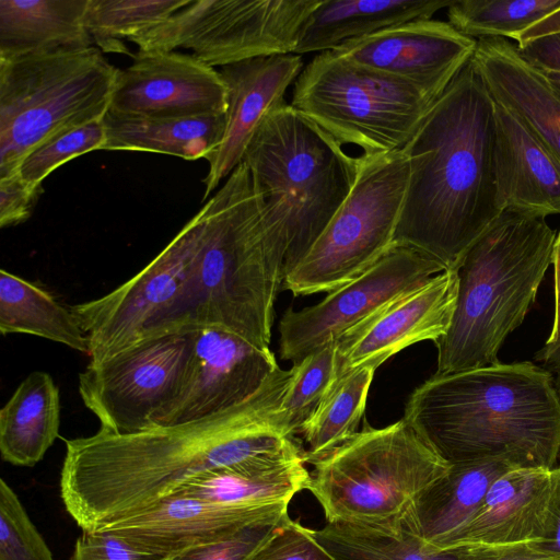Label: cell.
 Wrapping results in <instances>:
<instances>
[{
	"label": "cell",
	"mask_w": 560,
	"mask_h": 560,
	"mask_svg": "<svg viewBox=\"0 0 560 560\" xmlns=\"http://www.w3.org/2000/svg\"><path fill=\"white\" fill-rule=\"evenodd\" d=\"M476 47L477 39L463 35L448 22L422 19L345 43L331 51L438 101L474 57Z\"/></svg>",
	"instance_id": "obj_16"
},
{
	"label": "cell",
	"mask_w": 560,
	"mask_h": 560,
	"mask_svg": "<svg viewBox=\"0 0 560 560\" xmlns=\"http://www.w3.org/2000/svg\"><path fill=\"white\" fill-rule=\"evenodd\" d=\"M444 270L412 248L395 246L360 277L329 292L317 304L287 310L279 324L280 358L293 363L302 360Z\"/></svg>",
	"instance_id": "obj_13"
},
{
	"label": "cell",
	"mask_w": 560,
	"mask_h": 560,
	"mask_svg": "<svg viewBox=\"0 0 560 560\" xmlns=\"http://www.w3.org/2000/svg\"><path fill=\"white\" fill-rule=\"evenodd\" d=\"M108 151H145L184 160L207 159L221 143L226 113L191 117H147L107 112Z\"/></svg>",
	"instance_id": "obj_27"
},
{
	"label": "cell",
	"mask_w": 560,
	"mask_h": 560,
	"mask_svg": "<svg viewBox=\"0 0 560 560\" xmlns=\"http://www.w3.org/2000/svg\"><path fill=\"white\" fill-rule=\"evenodd\" d=\"M435 102L405 82L326 51L303 68L290 105L342 147L383 154L401 150Z\"/></svg>",
	"instance_id": "obj_9"
},
{
	"label": "cell",
	"mask_w": 560,
	"mask_h": 560,
	"mask_svg": "<svg viewBox=\"0 0 560 560\" xmlns=\"http://www.w3.org/2000/svg\"><path fill=\"white\" fill-rule=\"evenodd\" d=\"M288 516L284 511L261 517L229 535L171 555L166 560H249Z\"/></svg>",
	"instance_id": "obj_38"
},
{
	"label": "cell",
	"mask_w": 560,
	"mask_h": 560,
	"mask_svg": "<svg viewBox=\"0 0 560 560\" xmlns=\"http://www.w3.org/2000/svg\"><path fill=\"white\" fill-rule=\"evenodd\" d=\"M0 331L34 335L90 353L89 339L70 307L4 269L0 270Z\"/></svg>",
	"instance_id": "obj_30"
},
{
	"label": "cell",
	"mask_w": 560,
	"mask_h": 560,
	"mask_svg": "<svg viewBox=\"0 0 560 560\" xmlns=\"http://www.w3.org/2000/svg\"><path fill=\"white\" fill-rule=\"evenodd\" d=\"M190 0H90L86 27L102 51L128 54L129 39L164 22Z\"/></svg>",
	"instance_id": "obj_34"
},
{
	"label": "cell",
	"mask_w": 560,
	"mask_h": 560,
	"mask_svg": "<svg viewBox=\"0 0 560 560\" xmlns=\"http://www.w3.org/2000/svg\"><path fill=\"white\" fill-rule=\"evenodd\" d=\"M556 231L546 218L504 210L455 267L457 296L447 332L434 341L435 374L498 363L552 264Z\"/></svg>",
	"instance_id": "obj_5"
},
{
	"label": "cell",
	"mask_w": 560,
	"mask_h": 560,
	"mask_svg": "<svg viewBox=\"0 0 560 560\" xmlns=\"http://www.w3.org/2000/svg\"><path fill=\"white\" fill-rule=\"evenodd\" d=\"M284 511L288 505L244 508L171 494L149 510L101 529L120 536L140 550L168 557Z\"/></svg>",
	"instance_id": "obj_20"
},
{
	"label": "cell",
	"mask_w": 560,
	"mask_h": 560,
	"mask_svg": "<svg viewBox=\"0 0 560 560\" xmlns=\"http://www.w3.org/2000/svg\"><path fill=\"white\" fill-rule=\"evenodd\" d=\"M291 375L279 366L253 396L201 419L66 440L60 493L68 513L82 530H97L149 510L208 471L304 458L281 416Z\"/></svg>",
	"instance_id": "obj_1"
},
{
	"label": "cell",
	"mask_w": 560,
	"mask_h": 560,
	"mask_svg": "<svg viewBox=\"0 0 560 560\" xmlns=\"http://www.w3.org/2000/svg\"><path fill=\"white\" fill-rule=\"evenodd\" d=\"M242 162L283 243L285 277L350 194L358 156L285 102L261 120Z\"/></svg>",
	"instance_id": "obj_6"
},
{
	"label": "cell",
	"mask_w": 560,
	"mask_h": 560,
	"mask_svg": "<svg viewBox=\"0 0 560 560\" xmlns=\"http://www.w3.org/2000/svg\"><path fill=\"white\" fill-rule=\"evenodd\" d=\"M196 215L199 228L186 282L139 341L217 327L271 351L285 249L243 162Z\"/></svg>",
	"instance_id": "obj_3"
},
{
	"label": "cell",
	"mask_w": 560,
	"mask_h": 560,
	"mask_svg": "<svg viewBox=\"0 0 560 560\" xmlns=\"http://www.w3.org/2000/svg\"><path fill=\"white\" fill-rule=\"evenodd\" d=\"M320 0H190L128 40L139 50L189 49L211 67L293 54L302 25Z\"/></svg>",
	"instance_id": "obj_11"
},
{
	"label": "cell",
	"mask_w": 560,
	"mask_h": 560,
	"mask_svg": "<svg viewBox=\"0 0 560 560\" xmlns=\"http://www.w3.org/2000/svg\"><path fill=\"white\" fill-rule=\"evenodd\" d=\"M374 373L373 368H361L329 388L300 430L307 445L305 463L329 454L360 431Z\"/></svg>",
	"instance_id": "obj_31"
},
{
	"label": "cell",
	"mask_w": 560,
	"mask_h": 560,
	"mask_svg": "<svg viewBox=\"0 0 560 560\" xmlns=\"http://www.w3.org/2000/svg\"><path fill=\"white\" fill-rule=\"evenodd\" d=\"M90 0H0V59L82 50Z\"/></svg>",
	"instance_id": "obj_24"
},
{
	"label": "cell",
	"mask_w": 560,
	"mask_h": 560,
	"mask_svg": "<svg viewBox=\"0 0 560 560\" xmlns=\"http://www.w3.org/2000/svg\"><path fill=\"white\" fill-rule=\"evenodd\" d=\"M513 467L500 458L451 464L416 501L407 532L438 547L475 516L491 485Z\"/></svg>",
	"instance_id": "obj_26"
},
{
	"label": "cell",
	"mask_w": 560,
	"mask_h": 560,
	"mask_svg": "<svg viewBox=\"0 0 560 560\" xmlns=\"http://www.w3.org/2000/svg\"><path fill=\"white\" fill-rule=\"evenodd\" d=\"M118 69L109 112L147 117L225 114L228 91L220 71L192 55L139 50Z\"/></svg>",
	"instance_id": "obj_18"
},
{
	"label": "cell",
	"mask_w": 560,
	"mask_h": 560,
	"mask_svg": "<svg viewBox=\"0 0 560 560\" xmlns=\"http://www.w3.org/2000/svg\"><path fill=\"white\" fill-rule=\"evenodd\" d=\"M453 0H320L301 27L295 55L326 52L385 28L432 19Z\"/></svg>",
	"instance_id": "obj_25"
},
{
	"label": "cell",
	"mask_w": 560,
	"mask_h": 560,
	"mask_svg": "<svg viewBox=\"0 0 560 560\" xmlns=\"http://www.w3.org/2000/svg\"><path fill=\"white\" fill-rule=\"evenodd\" d=\"M308 478L304 458L276 468L234 466L200 475L172 494L244 508H273L289 505L306 489Z\"/></svg>",
	"instance_id": "obj_29"
},
{
	"label": "cell",
	"mask_w": 560,
	"mask_h": 560,
	"mask_svg": "<svg viewBox=\"0 0 560 560\" xmlns=\"http://www.w3.org/2000/svg\"><path fill=\"white\" fill-rule=\"evenodd\" d=\"M517 48L532 66L560 90V33L530 39L517 45Z\"/></svg>",
	"instance_id": "obj_42"
},
{
	"label": "cell",
	"mask_w": 560,
	"mask_h": 560,
	"mask_svg": "<svg viewBox=\"0 0 560 560\" xmlns=\"http://www.w3.org/2000/svg\"><path fill=\"white\" fill-rule=\"evenodd\" d=\"M311 533L335 560H465L464 547L438 549L410 533L388 535L330 522Z\"/></svg>",
	"instance_id": "obj_32"
},
{
	"label": "cell",
	"mask_w": 560,
	"mask_h": 560,
	"mask_svg": "<svg viewBox=\"0 0 560 560\" xmlns=\"http://www.w3.org/2000/svg\"><path fill=\"white\" fill-rule=\"evenodd\" d=\"M42 188L30 187L19 175L0 178V226H13L26 221Z\"/></svg>",
	"instance_id": "obj_41"
},
{
	"label": "cell",
	"mask_w": 560,
	"mask_h": 560,
	"mask_svg": "<svg viewBox=\"0 0 560 560\" xmlns=\"http://www.w3.org/2000/svg\"><path fill=\"white\" fill-rule=\"evenodd\" d=\"M536 361L542 363L548 372L551 373L555 382L556 389L560 397V347L559 348H545L542 347L535 357ZM558 466H560V458Z\"/></svg>",
	"instance_id": "obj_46"
},
{
	"label": "cell",
	"mask_w": 560,
	"mask_h": 560,
	"mask_svg": "<svg viewBox=\"0 0 560 560\" xmlns=\"http://www.w3.org/2000/svg\"><path fill=\"white\" fill-rule=\"evenodd\" d=\"M106 143L104 118L60 131L34 148L21 162L18 173L32 188L66 162L84 153L103 150Z\"/></svg>",
	"instance_id": "obj_36"
},
{
	"label": "cell",
	"mask_w": 560,
	"mask_h": 560,
	"mask_svg": "<svg viewBox=\"0 0 560 560\" xmlns=\"http://www.w3.org/2000/svg\"><path fill=\"white\" fill-rule=\"evenodd\" d=\"M533 544L551 555L560 556V466L550 471V492L542 534Z\"/></svg>",
	"instance_id": "obj_44"
},
{
	"label": "cell",
	"mask_w": 560,
	"mask_h": 560,
	"mask_svg": "<svg viewBox=\"0 0 560 560\" xmlns=\"http://www.w3.org/2000/svg\"><path fill=\"white\" fill-rule=\"evenodd\" d=\"M409 179L402 149L358 156L354 185L325 230L283 278L295 296L331 292L360 277L395 247Z\"/></svg>",
	"instance_id": "obj_10"
},
{
	"label": "cell",
	"mask_w": 560,
	"mask_h": 560,
	"mask_svg": "<svg viewBox=\"0 0 560 560\" xmlns=\"http://www.w3.org/2000/svg\"><path fill=\"white\" fill-rule=\"evenodd\" d=\"M553 24L560 31V10L553 15Z\"/></svg>",
	"instance_id": "obj_47"
},
{
	"label": "cell",
	"mask_w": 560,
	"mask_h": 560,
	"mask_svg": "<svg viewBox=\"0 0 560 560\" xmlns=\"http://www.w3.org/2000/svg\"><path fill=\"white\" fill-rule=\"evenodd\" d=\"M336 347L328 343L293 363L285 389L281 416L287 431L294 436L318 407L335 380Z\"/></svg>",
	"instance_id": "obj_35"
},
{
	"label": "cell",
	"mask_w": 560,
	"mask_h": 560,
	"mask_svg": "<svg viewBox=\"0 0 560 560\" xmlns=\"http://www.w3.org/2000/svg\"><path fill=\"white\" fill-rule=\"evenodd\" d=\"M402 419L450 465L559 463L560 397L551 373L529 361L434 373L409 395Z\"/></svg>",
	"instance_id": "obj_4"
},
{
	"label": "cell",
	"mask_w": 560,
	"mask_h": 560,
	"mask_svg": "<svg viewBox=\"0 0 560 560\" xmlns=\"http://www.w3.org/2000/svg\"><path fill=\"white\" fill-rule=\"evenodd\" d=\"M306 489L327 522L388 535L407 532L418 498L446 474L450 464L400 419L363 428L311 463Z\"/></svg>",
	"instance_id": "obj_7"
},
{
	"label": "cell",
	"mask_w": 560,
	"mask_h": 560,
	"mask_svg": "<svg viewBox=\"0 0 560 560\" xmlns=\"http://www.w3.org/2000/svg\"><path fill=\"white\" fill-rule=\"evenodd\" d=\"M190 347V332L168 334L89 363L79 374V394L101 429L126 434L153 428L176 394Z\"/></svg>",
	"instance_id": "obj_12"
},
{
	"label": "cell",
	"mask_w": 560,
	"mask_h": 560,
	"mask_svg": "<svg viewBox=\"0 0 560 560\" xmlns=\"http://www.w3.org/2000/svg\"><path fill=\"white\" fill-rule=\"evenodd\" d=\"M472 61L491 96L515 114L560 165V90L508 38L478 39Z\"/></svg>",
	"instance_id": "obj_22"
},
{
	"label": "cell",
	"mask_w": 560,
	"mask_h": 560,
	"mask_svg": "<svg viewBox=\"0 0 560 560\" xmlns=\"http://www.w3.org/2000/svg\"><path fill=\"white\" fill-rule=\"evenodd\" d=\"M295 54L258 57L226 65L220 74L228 91L226 125L219 147L206 159L202 200L242 162L245 150L261 120L285 103L284 94L303 70Z\"/></svg>",
	"instance_id": "obj_19"
},
{
	"label": "cell",
	"mask_w": 560,
	"mask_h": 560,
	"mask_svg": "<svg viewBox=\"0 0 560 560\" xmlns=\"http://www.w3.org/2000/svg\"><path fill=\"white\" fill-rule=\"evenodd\" d=\"M117 71L93 46L0 59V178L51 136L103 119Z\"/></svg>",
	"instance_id": "obj_8"
},
{
	"label": "cell",
	"mask_w": 560,
	"mask_h": 560,
	"mask_svg": "<svg viewBox=\"0 0 560 560\" xmlns=\"http://www.w3.org/2000/svg\"><path fill=\"white\" fill-rule=\"evenodd\" d=\"M493 101L499 210L542 218L560 214V165L515 114Z\"/></svg>",
	"instance_id": "obj_21"
},
{
	"label": "cell",
	"mask_w": 560,
	"mask_h": 560,
	"mask_svg": "<svg viewBox=\"0 0 560 560\" xmlns=\"http://www.w3.org/2000/svg\"><path fill=\"white\" fill-rule=\"evenodd\" d=\"M199 222L190 219L142 270L112 292L70 306L90 343V363H101L140 340L180 293Z\"/></svg>",
	"instance_id": "obj_14"
},
{
	"label": "cell",
	"mask_w": 560,
	"mask_h": 560,
	"mask_svg": "<svg viewBox=\"0 0 560 560\" xmlns=\"http://www.w3.org/2000/svg\"><path fill=\"white\" fill-rule=\"evenodd\" d=\"M60 395L52 377L32 372L0 411V453L3 460L32 467L58 438Z\"/></svg>",
	"instance_id": "obj_28"
},
{
	"label": "cell",
	"mask_w": 560,
	"mask_h": 560,
	"mask_svg": "<svg viewBox=\"0 0 560 560\" xmlns=\"http://www.w3.org/2000/svg\"><path fill=\"white\" fill-rule=\"evenodd\" d=\"M190 332L191 347L172 401L155 425L201 419L234 407L253 396L279 368L271 351L217 327Z\"/></svg>",
	"instance_id": "obj_15"
},
{
	"label": "cell",
	"mask_w": 560,
	"mask_h": 560,
	"mask_svg": "<svg viewBox=\"0 0 560 560\" xmlns=\"http://www.w3.org/2000/svg\"><path fill=\"white\" fill-rule=\"evenodd\" d=\"M249 560H335L311 529L289 516Z\"/></svg>",
	"instance_id": "obj_39"
},
{
	"label": "cell",
	"mask_w": 560,
	"mask_h": 560,
	"mask_svg": "<svg viewBox=\"0 0 560 560\" xmlns=\"http://www.w3.org/2000/svg\"><path fill=\"white\" fill-rule=\"evenodd\" d=\"M456 296V271L446 269L346 331L335 341L332 385L361 368L376 370L417 342L443 337L452 323Z\"/></svg>",
	"instance_id": "obj_17"
},
{
	"label": "cell",
	"mask_w": 560,
	"mask_h": 560,
	"mask_svg": "<svg viewBox=\"0 0 560 560\" xmlns=\"http://www.w3.org/2000/svg\"><path fill=\"white\" fill-rule=\"evenodd\" d=\"M553 278H555V315L551 332L545 343V348L560 347V232L556 236L552 252Z\"/></svg>",
	"instance_id": "obj_45"
},
{
	"label": "cell",
	"mask_w": 560,
	"mask_h": 560,
	"mask_svg": "<svg viewBox=\"0 0 560 560\" xmlns=\"http://www.w3.org/2000/svg\"><path fill=\"white\" fill-rule=\"evenodd\" d=\"M462 547L465 548V560H560V556L537 548L533 541Z\"/></svg>",
	"instance_id": "obj_43"
},
{
	"label": "cell",
	"mask_w": 560,
	"mask_h": 560,
	"mask_svg": "<svg viewBox=\"0 0 560 560\" xmlns=\"http://www.w3.org/2000/svg\"><path fill=\"white\" fill-rule=\"evenodd\" d=\"M0 560H54L13 489L0 480Z\"/></svg>",
	"instance_id": "obj_37"
},
{
	"label": "cell",
	"mask_w": 560,
	"mask_h": 560,
	"mask_svg": "<svg viewBox=\"0 0 560 560\" xmlns=\"http://www.w3.org/2000/svg\"><path fill=\"white\" fill-rule=\"evenodd\" d=\"M494 101L472 58L402 148L409 179L395 246L455 269L500 215Z\"/></svg>",
	"instance_id": "obj_2"
},
{
	"label": "cell",
	"mask_w": 560,
	"mask_h": 560,
	"mask_svg": "<svg viewBox=\"0 0 560 560\" xmlns=\"http://www.w3.org/2000/svg\"><path fill=\"white\" fill-rule=\"evenodd\" d=\"M448 23L474 39L515 37L560 9V0H453Z\"/></svg>",
	"instance_id": "obj_33"
},
{
	"label": "cell",
	"mask_w": 560,
	"mask_h": 560,
	"mask_svg": "<svg viewBox=\"0 0 560 560\" xmlns=\"http://www.w3.org/2000/svg\"><path fill=\"white\" fill-rule=\"evenodd\" d=\"M550 471L538 467L509 469L491 485L475 516L435 548L539 540L550 492Z\"/></svg>",
	"instance_id": "obj_23"
},
{
	"label": "cell",
	"mask_w": 560,
	"mask_h": 560,
	"mask_svg": "<svg viewBox=\"0 0 560 560\" xmlns=\"http://www.w3.org/2000/svg\"><path fill=\"white\" fill-rule=\"evenodd\" d=\"M167 557L140 550L120 536L105 530H83L70 560H166Z\"/></svg>",
	"instance_id": "obj_40"
}]
</instances>
